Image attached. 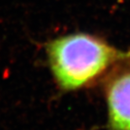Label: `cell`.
Wrapping results in <instances>:
<instances>
[{
    "label": "cell",
    "instance_id": "6da1fadb",
    "mask_svg": "<svg viewBox=\"0 0 130 130\" xmlns=\"http://www.w3.org/2000/svg\"><path fill=\"white\" fill-rule=\"evenodd\" d=\"M46 52L53 76L67 90L82 87L110 64L130 55L85 32L53 39L47 43Z\"/></svg>",
    "mask_w": 130,
    "mask_h": 130
},
{
    "label": "cell",
    "instance_id": "7a4b0ae2",
    "mask_svg": "<svg viewBox=\"0 0 130 130\" xmlns=\"http://www.w3.org/2000/svg\"><path fill=\"white\" fill-rule=\"evenodd\" d=\"M108 101L112 130H130V72L112 82Z\"/></svg>",
    "mask_w": 130,
    "mask_h": 130
}]
</instances>
